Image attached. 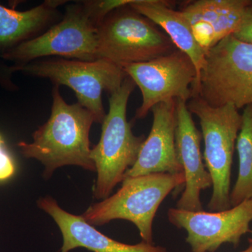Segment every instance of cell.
I'll return each mask as SVG.
<instances>
[{"instance_id": "6da1fadb", "label": "cell", "mask_w": 252, "mask_h": 252, "mask_svg": "<svg viewBox=\"0 0 252 252\" xmlns=\"http://www.w3.org/2000/svg\"><path fill=\"white\" fill-rule=\"evenodd\" d=\"M59 86L52 91L51 116L33 134L31 143L17 145L26 158H34L44 165V177L51 178L59 167L75 165L95 172L91 158L90 130L94 116L80 104H67Z\"/></svg>"}, {"instance_id": "7a4b0ae2", "label": "cell", "mask_w": 252, "mask_h": 252, "mask_svg": "<svg viewBox=\"0 0 252 252\" xmlns=\"http://www.w3.org/2000/svg\"><path fill=\"white\" fill-rule=\"evenodd\" d=\"M114 9L112 0L83 1L67 6L61 22L45 32L4 51L1 57L16 64L47 56L91 62L97 59V32Z\"/></svg>"}, {"instance_id": "3957f363", "label": "cell", "mask_w": 252, "mask_h": 252, "mask_svg": "<svg viewBox=\"0 0 252 252\" xmlns=\"http://www.w3.org/2000/svg\"><path fill=\"white\" fill-rule=\"evenodd\" d=\"M135 86L127 76L121 87L110 94L100 139L91 149V158L97 172L94 195L97 200L108 198L116 186L123 182L126 172L135 163L145 140L143 135H134L127 121V102Z\"/></svg>"}, {"instance_id": "277c9868", "label": "cell", "mask_w": 252, "mask_h": 252, "mask_svg": "<svg viewBox=\"0 0 252 252\" xmlns=\"http://www.w3.org/2000/svg\"><path fill=\"white\" fill-rule=\"evenodd\" d=\"M185 183L183 172L126 177L117 193L93 204L81 217L93 226L115 220H129L137 227L142 241L154 244L153 222L158 207L174 189L185 187Z\"/></svg>"}, {"instance_id": "5b68a950", "label": "cell", "mask_w": 252, "mask_h": 252, "mask_svg": "<svg viewBox=\"0 0 252 252\" xmlns=\"http://www.w3.org/2000/svg\"><path fill=\"white\" fill-rule=\"evenodd\" d=\"M187 107L200 121L205 167L212 177V194L207 207L212 212L228 210L232 163L242 114L231 104L212 107L198 95L192 96Z\"/></svg>"}, {"instance_id": "8992f818", "label": "cell", "mask_w": 252, "mask_h": 252, "mask_svg": "<svg viewBox=\"0 0 252 252\" xmlns=\"http://www.w3.org/2000/svg\"><path fill=\"white\" fill-rule=\"evenodd\" d=\"M177 49L161 28L130 4L113 10L99 26L97 56L123 67Z\"/></svg>"}, {"instance_id": "52a82bcc", "label": "cell", "mask_w": 252, "mask_h": 252, "mask_svg": "<svg viewBox=\"0 0 252 252\" xmlns=\"http://www.w3.org/2000/svg\"><path fill=\"white\" fill-rule=\"evenodd\" d=\"M194 95L213 107L252 105V44L230 35L209 50Z\"/></svg>"}, {"instance_id": "ba28073f", "label": "cell", "mask_w": 252, "mask_h": 252, "mask_svg": "<svg viewBox=\"0 0 252 252\" xmlns=\"http://www.w3.org/2000/svg\"><path fill=\"white\" fill-rule=\"evenodd\" d=\"M33 77L47 78L56 86L64 85L75 93L78 103L92 113L95 123L103 122L106 114L102 93L112 94L127 77L122 67L104 59L91 62L65 59L32 61L9 68Z\"/></svg>"}, {"instance_id": "9c48e42d", "label": "cell", "mask_w": 252, "mask_h": 252, "mask_svg": "<svg viewBox=\"0 0 252 252\" xmlns=\"http://www.w3.org/2000/svg\"><path fill=\"white\" fill-rule=\"evenodd\" d=\"M122 69L142 93V105L137 109L135 119H144L160 102L171 99L188 102L197 79L191 60L179 49L147 62L127 64Z\"/></svg>"}, {"instance_id": "30bf717a", "label": "cell", "mask_w": 252, "mask_h": 252, "mask_svg": "<svg viewBox=\"0 0 252 252\" xmlns=\"http://www.w3.org/2000/svg\"><path fill=\"white\" fill-rule=\"evenodd\" d=\"M167 218L172 225L187 232L186 242L192 252H215L222 245L236 248L242 237L250 232L252 198L220 212H190L170 208Z\"/></svg>"}, {"instance_id": "8fae6325", "label": "cell", "mask_w": 252, "mask_h": 252, "mask_svg": "<svg viewBox=\"0 0 252 252\" xmlns=\"http://www.w3.org/2000/svg\"><path fill=\"white\" fill-rule=\"evenodd\" d=\"M177 112L176 151L185 177V189L177 201V208L190 212L203 211L200 193L212 187V180L204 165L200 151L201 132L195 127L187 102L177 99Z\"/></svg>"}, {"instance_id": "7c38bea8", "label": "cell", "mask_w": 252, "mask_h": 252, "mask_svg": "<svg viewBox=\"0 0 252 252\" xmlns=\"http://www.w3.org/2000/svg\"><path fill=\"white\" fill-rule=\"evenodd\" d=\"M152 112V129L141 147L135 163L126 172L124 179L149 174L183 172L176 151L177 99L160 102L154 106Z\"/></svg>"}, {"instance_id": "4fadbf2b", "label": "cell", "mask_w": 252, "mask_h": 252, "mask_svg": "<svg viewBox=\"0 0 252 252\" xmlns=\"http://www.w3.org/2000/svg\"><path fill=\"white\" fill-rule=\"evenodd\" d=\"M252 0H196L180 10L187 18L199 46L206 54L241 24Z\"/></svg>"}, {"instance_id": "5bb4252c", "label": "cell", "mask_w": 252, "mask_h": 252, "mask_svg": "<svg viewBox=\"0 0 252 252\" xmlns=\"http://www.w3.org/2000/svg\"><path fill=\"white\" fill-rule=\"evenodd\" d=\"M37 205L54 219L61 230L63 239L61 252H69L79 248L93 252H167L165 248L154 244L142 241L137 245H127L109 238L82 217L63 210L51 197L39 198Z\"/></svg>"}, {"instance_id": "9a60e30c", "label": "cell", "mask_w": 252, "mask_h": 252, "mask_svg": "<svg viewBox=\"0 0 252 252\" xmlns=\"http://www.w3.org/2000/svg\"><path fill=\"white\" fill-rule=\"evenodd\" d=\"M130 6L161 28L174 45L190 58L196 69L198 84L205 63V53L194 37L190 25L180 11L174 9L170 1L164 0H132Z\"/></svg>"}, {"instance_id": "2e32d148", "label": "cell", "mask_w": 252, "mask_h": 252, "mask_svg": "<svg viewBox=\"0 0 252 252\" xmlns=\"http://www.w3.org/2000/svg\"><path fill=\"white\" fill-rule=\"evenodd\" d=\"M65 1H45L42 4L19 11L0 4V50L1 54L23 41L35 37L54 21L57 7Z\"/></svg>"}, {"instance_id": "e0dca14e", "label": "cell", "mask_w": 252, "mask_h": 252, "mask_svg": "<svg viewBox=\"0 0 252 252\" xmlns=\"http://www.w3.org/2000/svg\"><path fill=\"white\" fill-rule=\"evenodd\" d=\"M238 154V178L230 191L232 207L252 198V104L245 107L242 114V126L236 140Z\"/></svg>"}, {"instance_id": "ac0fdd59", "label": "cell", "mask_w": 252, "mask_h": 252, "mask_svg": "<svg viewBox=\"0 0 252 252\" xmlns=\"http://www.w3.org/2000/svg\"><path fill=\"white\" fill-rule=\"evenodd\" d=\"M16 173L12 157L4 148V142L0 135V182H4L11 179Z\"/></svg>"}, {"instance_id": "d6986e66", "label": "cell", "mask_w": 252, "mask_h": 252, "mask_svg": "<svg viewBox=\"0 0 252 252\" xmlns=\"http://www.w3.org/2000/svg\"><path fill=\"white\" fill-rule=\"evenodd\" d=\"M233 35L239 40L252 44V3L245 10L241 24Z\"/></svg>"}, {"instance_id": "ffe728a7", "label": "cell", "mask_w": 252, "mask_h": 252, "mask_svg": "<svg viewBox=\"0 0 252 252\" xmlns=\"http://www.w3.org/2000/svg\"><path fill=\"white\" fill-rule=\"evenodd\" d=\"M240 252H252V244L250 243V245H249L248 248H247L246 250H245L244 251Z\"/></svg>"}, {"instance_id": "44dd1931", "label": "cell", "mask_w": 252, "mask_h": 252, "mask_svg": "<svg viewBox=\"0 0 252 252\" xmlns=\"http://www.w3.org/2000/svg\"><path fill=\"white\" fill-rule=\"evenodd\" d=\"M249 243L252 244V238L249 239Z\"/></svg>"}]
</instances>
